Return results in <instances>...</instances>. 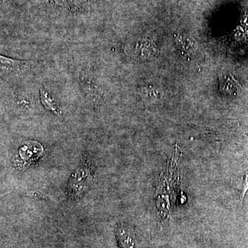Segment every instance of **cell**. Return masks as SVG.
Segmentation results:
<instances>
[{"label": "cell", "mask_w": 248, "mask_h": 248, "mask_svg": "<svg viewBox=\"0 0 248 248\" xmlns=\"http://www.w3.org/2000/svg\"><path fill=\"white\" fill-rule=\"evenodd\" d=\"M248 190V171L244 174L243 177L242 187H241V192H240V200L241 202L244 200L245 195Z\"/></svg>", "instance_id": "cell-7"}, {"label": "cell", "mask_w": 248, "mask_h": 248, "mask_svg": "<svg viewBox=\"0 0 248 248\" xmlns=\"http://www.w3.org/2000/svg\"><path fill=\"white\" fill-rule=\"evenodd\" d=\"M1 69L4 74L20 75L30 70L32 66V62L14 60L6 58L2 55L0 56Z\"/></svg>", "instance_id": "cell-2"}, {"label": "cell", "mask_w": 248, "mask_h": 248, "mask_svg": "<svg viewBox=\"0 0 248 248\" xmlns=\"http://www.w3.org/2000/svg\"><path fill=\"white\" fill-rule=\"evenodd\" d=\"M79 84L86 97L91 102L95 103L102 102V89L92 77L81 73L79 76Z\"/></svg>", "instance_id": "cell-1"}, {"label": "cell", "mask_w": 248, "mask_h": 248, "mask_svg": "<svg viewBox=\"0 0 248 248\" xmlns=\"http://www.w3.org/2000/svg\"><path fill=\"white\" fill-rule=\"evenodd\" d=\"M220 91L226 95L234 96L241 91V85L231 75L219 76Z\"/></svg>", "instance_id": "cell-3"}, {"label": "cell", "mask_w": 248, "mask_h": 248, "mask_svg": "<svg viewBox=\"0 0 248 248\" xmlns=\"http://www.w3.org/2000/svg\"><path fill=\"white\" fill-rule=\"evenodd\" d=\"M117 236L119 242L122 248H133V234L130 230L125 228H119Z\"/></svg>", "instance_id": "cell-5"}, {"label": "cell", "mask_w": 248, "mask_h": 248, "mask_svg": "<svg viewBox=\"0 0 248 248\" xmlns=\"http://www.w3.org/2000/svg\"><path fill=\"white\" fill-rule=\"evenodd\" d=\"M32 102L31 98L27 96H19L16 101V106L20 110H26V109L30 108Z\"/></svg>", "instance_id": "cell-6"}, {"label": "cell", "mask_w": 248, "mask_h": 248, "mask_svg": "<svg viewBox=\"0 0 248 248\" xmlns=\"http://www.w3.org/2000/svg\"><path fill=\"white\" fill-rule=\"evenodd\" d=\"M41 102L44 107L48 110L51 111L55 114L60 113V107L58 103L54 99L52 94L47 90L40 89Z\"/></svg>", "instance_id": "cell-4"}]
</instances>
